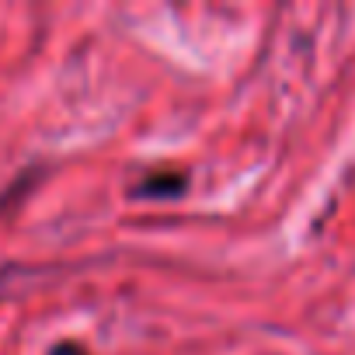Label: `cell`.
<instances>
[{
	"mask_svg": "<svg viewBox=\"0 0 355 355\" xmlns=\"http://www.w3.org/2000/svg\"><path fill=\"white\" fill-rule=\"evenodd\" d=\"M185 185H189V174H185V171L157 167V171H146L129 192H132L136 199H174V196L185 192Z\"/></svg>",
	"mask_w": 355,
	"mask_h": 355,
	"instance_id": "1",
	"label": "cell"
},
{
	"mask_svg": "<svg viewBox=\"0 0 355 355\" xmlns=\"http://www.w3.org/2000/svg\"><path fill=\"white\" fill-rule=\"evenodd\" d=\"M49 355H91V352L84 345H77V341H60V345L49 348Z\"/></svg>",
	"mask_w": 355,
	"mask_h": 355,
	"instance_id": "2",
	"label": "cell"
}]
</instances>
